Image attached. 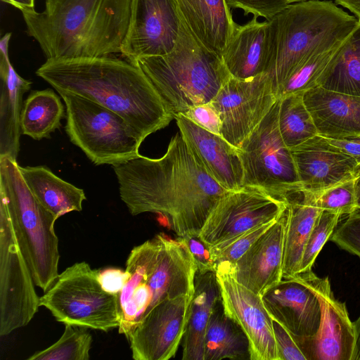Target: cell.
Segmentation results:
<instances>
[{"label":"cell","mask_w":360,"mask_h":360,"mask_svg":"<svg viewBox=\"0 0 360 360\" xmlns=\"http://www.w3.org/2000/svg\"><path fill=\"white\" fill-rule=\"evenodd\" d=\"M112 169L130 214H163L178 237L198 236L217 201L229 191L208 174L180 131L162 157L141 155Z\"/></svg>","instance_id":"1"},{"label":"cell","mask_w":360,"mask_h":360,"mask_svg":"<svg viewBox=\"0 0 360 360\" xmlns=\"http://www.w3.org/2000/svg\"><path fill=\"white\" fill-rule=\"evenodd\" d=\"M36 75L58 93L83 96L117 113L142 142L174 119L142 70L127 59L46 60Z\"/></svg>","instance_id":"2"},{"label":"cell","mask_w":360,"mask_h":360,"mask_svg":"<svg viewBox=\"0 0 360 360\" xmlns=\"http://www.w3.org/2000/svg\"><path fill=\"white\" fill-rule=\"evenodd\" d=\"M131 0H46L41 12L22 11L27 33L47 60L118 53L126 37Z\"/></svg>","instance_id":"3"},{"label":"cell","mask_w":360,"mask_h":360,"mask_svg":"<svg viewBox=\"0 0 360 360\" xmlns=\"http://www.w3.org/2000/svg\"><path fill=\"white\" fill-rule=\"evenodd\" d=\"M129 279L117 295L119 333L129 338L165 300L193 294L196 262L184 239L164 233L134 247L126 262Z\"/></svg>","instance_id":"4"},{"label":"cell","mask_w":360,"mask_h":360,"mask_svg":"<svg viewBox=\"0 0 360 360\" xmlns=\"http://www.w3.org/2000/svg\"><path fill=\"white\" fill-rule=\"evenodd\" d=\"M269 75L276 92L307 58L340 45L359 20L332 1L289 4L269 20Z\"/></svg>","instance_id":"5"},{"label":"cell","mask_w":360,"mask_h":360,"mask_svg":"<svg viewBox=\"0 0 360 360\" xmlns=\"http://www.w3.org/2000/svg\"><path fill=\"white\" fill-rule=\"evenodd\" d=\"M134 63L152 83L174 119L192 107L210 103L231 77L221 58L204 47L182 19L172 51L142 57Z\"/></svg>","instance_id":"6"},{"label":"cell","mask_w":360,"mask_h":360,"mask_svg":"<svg viewBox=\"0 0 360 360\" xmlns=\"http://www.w3.org/2000/svg\"><path fill=\"white\" fill-rule=\"evenodd\" d=\"M0 200L4 201L34 284L45 292L58 276V219L34 197L17 160L0 158Z\"/></svg>","instance_id":"7"},{"label":"cell","mask_w":360,"mask_h":360,"mask_svg":"<svg viewBox=\"0 0 360 360\" xmlns=\"http://www.w3.org/2000/svg\"><path fill=\"white\" fill-rule=\"evenodd\" d=\"M59 94L66 107V133L94 164L112 166L141 155L142 141L122 117L83 96Z\"/></svg>","instance_id":"8"},{"label":"cell","mask_w":360,"mask_h":360,"mask_svg":"<svg viewBox=\"0 0 360 360\" xmlns=\"http://www.w3.org/2000/svg\"><path fill=\"white\" fill-rule=\"evenodd\" d=\"M57 321L104 332L118 328L117 295L105 291L98 270L85 262L68 267L39 297Z\"/></svg>","instance_id":"9"},{"label":"cell","mask_w":360,"mask_h":360,"mask_svg":"<svg viewBox=\"0 0 360 360\" xmlns=\"http://www.w3.org/2000/svg\"><path fill=\"white\" fill-rule=\"evenodd\" d=\"M279 98L238 149L243 186L257 187L285 200L301 186L290 150L281 135Z\"/></svg>","instance_id":"10"},{"label":"cell","mask_w":360,"mask_h":360,"mask_svg":"<svg viewBox=\"0 0 360 360\" xmlns=\"http://www.w3.org/2000/svg\"><path fill=\"white\" fill-rule=\"evenodd\" d=\"M4 201L0 200V335L27 326L39 297Z\"/></svg>","instance_id":"11"},{"label":"cell","mask_w":360,"mask_h":360,"mask_svg":"<svg viewBox=\"0 0 360 360\" xmlns=\"http://www.w3.org/2000/svg\"><path fill=\"white\" fill-rule=\"evenodd\" d=\"M286 208V200L257 187L243 186L229 191L217 201L198 236L211 248L278 219Z\"/></svg>","instance_id":"12"},{"label":"cell","mask_w":360,"mask_h":360,"mask_svg":"<svg viewBox=\"0 0 360 360\" xmlns=\"http://www.w3.org/2000/svg\"><path fill=\"white\" fill-rule=\"evenodd\" d=\"M267 73L248 79L231 76L210 102L221 121V136L236 148L277 101Z\"/></svg>","instance_id":"13"},{"label":"cell","mask_w":360,"mask_h":360,"mask_svg":"<svg viewBox=\"0 0 360 360\" xmlns=\"http://www.w3.org/2000/svg\"><path fill=\"white\" fill-rule=\"evenodd\" d=\"M321 279L311 270L282 278L262 296L271 317L292 336L307 338L318 332L322 320Z\"/></svg>","instance_id":"14"},{"label":"cell","mask_w":360,"mask_h":360,"mask_svg":"<svg viewBox=\"0 0 360 360\" xmlns=\"http://www.w3.org/2000/svg\"><path fill=\"white\" fill-rule=\"evenodd\" d=\"M181 22L176 0H131L121 54L134 63L162 56L174 48Z\"/></svg>","instance_id":"15"},{"label":"cell","mask_w":360,"mask_h":360,"mask_svg":"<svg viewBox=\"0 0 360 360\" xmlns=\"http://www.w3.org/2000/svg\"><path fill=\"white\" fill-rule=\"evenodd\" d=\"M193 294L162 301L141 321L127 339L134 359L167 360L175 356L186 333Z\"/></svg>","instance_id":"16"},{"label":"cell","mask_w":360,"mask_h":360,"mask_svg":"<svg viewBox=\"0 0 360 360\" xmlns=\"http://www.w3.org/2000/svg\"><path fill=\"white\" fill-rule=\"evenodd\" d=\"M224 312L242 328L250 360H280L272 318L262 296L239 283L229 273L215 271Z\"/></svg>","instance_id":"17"},{"label":"cell","mask_w":360,"mask_h":360,"mask_svg":"<svg viewBox=\"0 0 360 360\" xmlns=\"http://www.w3.org/2000/svg\"><path fill=\"white\" fill-rule=\"evenodd\" d=\"M319 295L322 320L318 332L311 337L292 336L306 360H352L354 330L345 303L336 300L328 277L321 279Z\"/></svg>","instance_id":"18"},{"label":"cell","mask_w":360,"mask_h":360,"mask_svg":"<svg viewBox=\"0 0 360 360\" xmlns=\"http://www.w3.org/2000/svg\"><path fill=\"white\" fill-rule=\"evenodd\" d=\"M301 189L318 194L357 176L359 164L352 157L316 135L290 148Z\"/></svg>","instance_id":"19"},{"label":"cell","mask_w":360,"mask_h":360,"mask_svg":"<svg viewBox=\"0 0 360 360\" xmlns=\"http://www.w3.org/2000/svg\"><path fill=\"white\" fill-rule=\"evenodd\" d=\"M285 211L227 272L260 296L283 278Z\"/></svg>","instance_id":"20"},{"label":"cell","mask_w":360,"mask_h":360,"mask_svg":"<svg viewBox=\"0 0 360 360\" xmlns=\"http://www.w3.org/2000/svg\"><path fill=\"white\" fill-rule=\"evenodd\" d=\"M174 119L184 139L215 181L227 191L243 186L238 148L221 135L202 128L181 114Z\"/></svg>","instance_id":"21"},{"label":"cell","mask_w":360,"mask_h":360,"mask_svg":"<svg viewBox=\"0 0 360 360\" xmlns=\"http://www.w3.org/2000/svg\"><path fill=\"white\" fill-rule=\"evenodd\" d=\"M318 135L328 139L360 136V96L317 86L304 93Z\"/></svg>","instance_id":"22"},{"label":"cell","mask_w":360,"mask_h":360,"mask_svg":"<svg viewBox=\"0 0 360 360\" xmlns=\"http://www.w3.org/2000/svg\"><path fill=\"white\" fill-rule=\"evenodd\" d=\"M11 34L8 32L0 40V158L17 160L22 96L30 90L31 82L20 76L10 62L8 43Z\"/></svg>","instance_id":"23"},{"label":"cell","mask_w":360,"mask_h":360,"mask_svg":"<svg viewBox=\"0 0 360 360\" xmlns=\"http://www.w3.org/2000/svg\"><path fill=\"white\" fill-rule=\"evenodd\" d=\"M254 17L236 28L221 59L230 75L248 79L266 73L269 64V24Z\"/></svg>","instance_id":"24"},{"label":"cell","mask_w":360,"mask_h":360,"mask_svg":"<svg viewBox=\"0 0 360 360\" xmlns=\"http://www.w3.org/2000/svg\"><path fill=\"white\" fill-rule=\"evenodd\" d=\"M180 16L191 34L221 58L238 24L226 0H176Z\"/></svg>","instance_id":"25"},{"label":"cell","mask_w":360,"mask_h":360,"mask_svg":"<svg viewBox=\"0 0 360 360\" xmlns=\"http://www.w3.org/2000/svg\"><path fill=\"white\" fill-rule=\"evenodd\" d=\"M283 278L298 274L304 245L319 214L323 210L315 201V194L300 190L286 199Z\"/></svg>","instance_id":"26"},{"label":"cell","mask_w":360,"mask_h":360,"mask_svg":"<svg viewBox=\"0 0 360 360\" xmlns=\"http://www.w3.org/2000/svg\"><path fill=\"white\" fill-rule=\"evenodd\" d=\"M219 301L215 272L197 271L190 316L184 336L183 360H204L207 327Z\"/></svg>","instance_id":"27"},{"label":"cell","mask_w":360,"mask_h":360,"mask_svg":"<svg viewBox=\"0 0 360 360\" xmlns=\"http://www.w3.org/2000/svg\"><path fill=\"white\" fill-rule=\"evenodd\" d=\"M20 171L37 200L57 219L82 210L86 200L83 189L54 174L44 166L22 167Z\"/></svg>","instance_id":"28"},{"label":"cell","mask_w":360,"mask_h":360,"mask_svg":"<svg viewBox=\"0 0 360 360\" xmlns=\"http://www.w3.org/2000/svg\"><path fill=\"white\" fill-rule=\"evenodd\" d=\"M317 86L360 96V21L340 46Z\"/></svg>","instance_id":"29"},{"label":"cell","mask_w":360,"mask_h":360,"mask_svg":"<svg viewBox=\"0 0 360 360\" xmlns=\"http://www.w3.org/2000/svg\"><path fill=\"white\" fill-rule=\"evenodd\" d=\"M250 359L249 343L242 328L224 311L221 301L207 327L204 360Z\"/></svg>","instance_id":"30"},{"label":"cell","mask_w":360,"mask_h":360,"mask_svg":"<svg viewBox=\"0 0 360 360\" xmlns=\"http://www.w3.org/2000/svg\"><path fill=\"white\" fill-rule=\"evenodd\" d=\"M65 108L60 97L51 89L31 91L20 115L21 134L34 140L49 139L61 127Z\"/></svg>","instance_id":"31"},{"label":"cell","mask_w":360,"mask_h":360,"mask_svg":"<svg viewBox=\"0 0 360 360\" xmlns=\"http://www.w3.org/2000/svg\"><path fill=\"white\" fill-rule=\"evenodd\" d=\"M278 124L282 139L289 148L318 135L304 103V93L292 94L279 98Z\"/></svg>","instance_id":"32"},{"label":"cell","mask_w":360,"mask_h":360,"mask_svg":"<svg viewBox=\"0 0 360 360\" xmlns=\"http://www.w3.org/2000/svg\"><path fill=\"white\" fill-rule=\"evenodd\" d=\"M92 342L87 328L65 324L63 334L50 347L33 354L29 360H88Z\"/></svg>","instance_id":"33"},{"label":"cell","mask_w":360,"mask_h":360,"mask_svg":"<svg viewBox=\"0 0 360 360\" xmlns=\"http://www.w3.org/2000/svg\"><path fill=\"white\" fill-rule=\"evenodd\" d=\"M340 45L314 54L304 60L278 89L277 98H280L292 94L304 93L309 89L316 87L318 80Z\"/></svg>","instance_id":"34"},{"label":"cell","mask_w":360,"mask_h":360,"mask_svg":"<svg viewBox=\"0 0 360 360\" xmlns=\"http://www.w3.org/2000/svg\"><path fill=\"white\" fill-rule=\"evenodd\" d=\"M276 220L259 225L238 236L210 248L214 272L229 271L233 264Z\"/></svg>","instance_id":"35"},{"label":"cell","mask_w":360,"mask_h":360,"mask_svg":"<svg viewBox=\"0 0 360 360\" xmlns=\"http://www.w3.org/2000/svg\"><path fill=\"white\" fill-rule=\"evenodd\" d=\"M342 217L339 214L323 210L316 218L304 248L298 274L311 270L312 266Z\"/></svg>","instance_id":"36"},{"label":"cell","mask_w":360,"mask_h":360,"mask_svg":"<svg viewBox=\"0 0 360 360\" xmlns=\"http://www.w3.org/2000/svg\"><path fill=\"white\" fill-rule=\"evenodd\" d=\"M355 179L356 177L315 194L317 207L336 212L342 217L355 212L357 210Z\"/></svg>","instance_id":"37"},{"label":"cell","mask_w":360,"mask_h":360,"mask_svg":"<svg viewBox=\"0 0 360 360\" xmlns=\"http://www.w3.org/2000/svg\"><path fill=\"white\" fill-rule=\"evenodd\" d=\"M336 227L330 240L340 248L360 257V210L348 215Z\"/></svg>","instance_id":"38"},{"label":"cell","mask_w":360,"mask_h":360,"mask_svg":"<svg viewBox=\"0 0 360 360\" xmlns=\"http://www.w3.org/2000/svg\"><path fill=\"white\" fill-rule=\"evenodd\" d=\"M230 8H238L245 15L252 14L254 17H262L266 20L285 8L289 4L288 0H226Z\"/></svg>","instance_id":"39"},{"label":"cell","mask_w":360,"mask_h":360,"mask_svg":"<svg viewBox=\"0 0 360 360\" xmlns=\"http://www.w3.org/2000/svg\"><path fill=\"white\" fill-rule=\"evenodd\" d=\"M181 115L202 128L221 135L220 118L210 103L192 107Z\"/></svg>","instance_id":"40"},{"label":"cell","mask_w":360,"mask_h":360,"mask_svg":"<svg viewBox=\"0 0 360 360\" xmlns=\"http://www.w3.org/2000/svg\"><path fill=\"white\" fill-rule=\"evenodd\" d=\"M272 323L280 360H306L291 334L274 319Z\"/></svg>","instance_id":"41"},{"label":"cell","mask_w":360,"mask_h":360,"mask_svg":"<svg viewBox=\"0 0 360 360\" xmlns=\"http://www.w3.org/2000/svg\"><path fill=\"white\" fill-rule=\"evenodd\" d=\"M182 238V237H181ZM198 266V272L214 271L210 248L198 236L184 237Z\"/></svg>","instance_id":"42"},{"label":"cell","mask_w":360,"mask_h":360,"mask_svg":"<svg viewBox=\"0 0 360 360\" xmlns=\"http://www.w3.org/2000/svg\"><path fill=\"white\" fill-rule=\"evenodd\" d=\"M129 274L128 271L117 268H105L98 270V280L103 289L114 295H118L123 289Z\"/></svg>","instance_id":"43"},{"label":"cell","mask_w":360,"mask_h":360,"mask_svg":"<svg viewBox=\"0 0 360 360\" xmlns=\"http://www.w3.org/2000/svg\"><path fill=\"white\" fill-rule=\"evenodd\" d=\"M326 139L329 143L355 159L360 165V136L338 139Z\"/></svg>","instance_id":"44"},{"label":"cell","mask_w":360,"mask_h":360,"mask_svg":"<svg viewBox=\"0 0 360 360\" xmlns=\"http://www.w3.org/2000/svg\"><path fill=\"white\" fill-rule=\"evenodd\" d=\"M337 5L347 9L360 21V0H333Z\"/></svg>","instance_id":"45"},{"label":"cell","mask_w":360,"mask_h":360,"mask_svg":"<svg viewBox=\"0 0 360 360\" xmlns=\"http://www.w3.org/2000/svg\"><path fill=\"white\" fill-rule=\"evenodd\" d=\"M354 330V347L352 360H360V316L353 322Z\"/></svg>","instance_id":"46"},{"label":"cell","mask_w":360,"mask_h":360,"mask_svg":"<svg viewBox=\"0 0 360 360\" xmlns=\"http://www.w3.org/2000/svg\"><path fill=\"white\" fill-rule=\"evenodd\" d=\"M11 4L22 11L30 12L34 11L35 0H1Z\"/></svg>","instance_id":"47"},{"label":"cell","mask_w":360,"mask_h":360,"mask_svg":"<svg viewBox=\"0 0 360 360\" xmlns=\"http://www.w3.org/2000/svg\"><path fill=\"white\" fill-rule=\"evenodd\" d=\"M355 193L357 209L360 210V175L357 176L355 179Z\"/></svg>","instance_id":"48"},{"label":"cell","mask_w":360,"mask_h":360,"mask_svg":"<svg viewBox=\"0 0 360 360\" xmlns=\"http://www.w3.org/2000/svg\"><path fill=\"white\" fill-rule=\"evenodd\" d=\"M308 1V0H288V4H293V3L300 2V1Z\"/></svg>","instance_id":"49"},{"label":"cell","mask_w":360,"mask_h":360,"mask_svg":"<svg viewBox=\"0 0 360 360\" xmlns=\"http://www.w3.org/2000/svg\"><path fill=\"white\" fill-rule=\"evenodd\" d=\"M360 175V165H359L357 169V176Z\"/></svg>","instance_id":"50"}]
</instances>
